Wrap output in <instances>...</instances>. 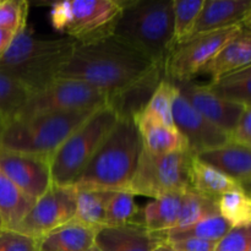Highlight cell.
<instances>
[{
	"label": "cell",
	"instance_id": "obj_14",
	"mask_svg": "<svg viewBox=\"0 0 251 251\" xmlns=\"http://www.w3.org/2000/svg\"><path fill=\"white\" fill-rule=\"evenodd\" d=\"M176 129L188 142L189 150L195 156L208 150L217 149L230 141V136L208 122L176 90L173 104Z\"/></svg>",
	"mask_w": 251,
	"mask_h": 251
},
{
	"label": "cell",
	"instance_id": "obj_3",
	"mask_svg": "<svg viewBox=\"0 0 251 251\" xmlns=\"http://www.w3.org/2000/svg\"><path fill=\"white\" fill-rule=\"evenodd\" d=\"M75 46L69 37L34 36L26 26L0 59V73L21 82L32 95L58 77Z\"/></svg>",
	"mask_w": 251,
	"mask_h": 251
},
{
	"label": "cell",
	"instance_id": "obj_8",
	"mask_svg": "<svg viewBox=\"0 0 251 251\" xmlns=\"http://www.w3.org/2000/svg\"><path fill=\"white\" fill-rule=\"evenodd\" d=\"M195 154L178 151L153 154L142 147L134 178L127 191L132 195L158 199L174 193H185L190 189V169Z\"/></svg>",
	"mask_w": 251,
	"mask_h": 251
},
{
	"label": "cell",
	"instance_id": "obj_4",
	"mask_svg": "<svg viewBox=\"0 0 251 251\" xmlns=\"http://www.w3.org/2000/svg\"><path fill=\"white\" fill-rule=\"evenodd\" d=\"M112 34L164 66L174 49L173 0L123 1Z\"/></svg>",
	"mask_w": 251,
	"mask_h": 251
},
{
	"label": "cell",
	"instance_id": "obj_46",
	"mask_svg": "<svg viewBox=\"0 0 251 251\" xmlns=\"http://www.w3.org/2000/svg\"><path fill=\"white\" fill-rule=\"evenodd\" d=\"M0 2H1V0H0Z\"/></svg>",
	"mask_w": 251,
	"mask_h": 251
},
{
	"label": "cell",
	"instance_id": "obj_35",
	"mask_svg": "<svg viewBox=\"0 0 251 251\" xmlns=\"http://www.w3.org/2000/svg\"><path fill=\"white\" fill-rule=\"evenodd\" d=\"M251 225L232 228L216 245L215 251H250Z\"/></svg>",
	"mask_w": 251,
	"mask_h": 251
},
{
	"label": "cell",
	"instance_id": "obj_37",
	"mask_svg": "<svg viewBox=\"0 0 251 251\" xmlns=\"http://www.w3.org/2000/svg\"><path fill=\"white\" fill-rule=\"evenodd\" d=\"M230 140L237 144L251 147V105L245 107L244 113L240 117Z\"/></svg>",
	"mask_w": 251,
	"mask_h": 251
},
{
	"label": "cell",
	"instance_id": "obj_33",
	"mask_svg": "<svg viewBox=\"0 0 251 251\" xmlns=\"http://www.w3.org/2000/svg\"><path fill=\"white\" fill-rule=\"evenodd\" d=\"M28 2L26 0H1L0 2V29L17 34L27 26Z\"/></svg>",
	"mask_w": 251,
	"mask_h": 251
},
{
	"label": "cell",
	"instance_id": "obj_21",
	"mask_svg": "<svg viewBox=\"0 0 251 251\" xmlns=\"http://www.w3.org/2000/svg\"><path fill=\"white\" fill-rule=\"evenodd\" d=\"M184 193H174L153 199L139 211L132 225L140 226L150 233H162L176 227Z\"/></svg>",
	"mask_w": 251,
	"mask_h": 251
},
{
	"label": "cell",
	"instance_id": "obj_20",
	"mask_svg": "<svg viewBox=\"0 0 251 251\" xmlns=\"http://www.w3.org/2000/svg\"><path fill=\"white\" fill-rule=\"evenodd\" d=\"M139 127L142 147L153 154H166L189 150L188 142L176 129L161 124L147 115L139 114L134 119Z\"/></svg>",
	"mask_w": 251,
	"mask_h": 251
},
{
	"label": "cell",
	"instance_id": "obj_1",
	"mask_svg": "<svg viewBox=\"0 0 251 251\" xmlns=\"http://www.w3.org/2000/svg\"><path fill=\"white\" fill-rule=\"evenodd\" d=\"M157 66L149 56L114 34L77 43L58 77L85 82L108 100L146 77ZM163 66V65H162Z\"/></svg>",
	"mask_w": 251,
	"mask_h": 251
},
{
	"label": "cell",
	"instance_id": "obj_29",
	"mask_svg": "<svg viewBox=\"0 0 251 251\" xmlns=\"http://www.w3.org/2000/svg\"><path fill=\"white\" fill-rule=\"evenodd\" d=\"M176 95V86L169 80L163 78L140 114L153 118L166 126L176 127L173 120V104Z\"/></svg>",
	"mask_w": 251,
	"mask_h": 251
},
{
	"label": "cell",
	"instance_id": "obj_43",
	"mask_svg": "<svg viewBox=\"0 0 251 251\" xmlns=\"http://www.w3.org/2000/svg\"><path fill=\"white\" fill-rule=\"evenodd\" d=\"M240 186H242L243 190H244L245 193H247L248 195H249L251 198V179H249V180L243 181V183H240Z\"/></svg>",
	"mask_w": 251,
	"mask_h": 251
},
{
	"label": "cell",
	"instance_id": "obj_45",
	"mask_svg": "<svg viewBox=\"0 0 251 251\" xmlns=\"http://www.w3.org/2000/svg\"><path fill=\"white\" fill-rule=\"evenodd\" d=\"M88 251H100V249H98V248L93 247V248H91V249H90V250H88Z\"/></svg>",
	"mask_w": 251,
	"mask_h": 251
},
{
	"label": "cell",
	"instance_id": "obj_16",
	"mask_svg": "<svg viewBox=\"0 0 251 251\" xmlns=\"http://www.w3.org/2000/svg\"><path fill=\"white\" fill-rule=\"evenodd\" d=\"M199 161L213 167L238 183L251 179V147L230 140L217 149L201 152Z\"/></svg>",
	"mask_w": 251,
	"mask_h": 251
},
{
	"label": "cell",
	"instance_id": "obj_44",
	"mask_svg": "<svg viewBox=\"0 0 251 251\" xmlns=\"http://www.w3.org/2000/svg\"><path fill=\"white\" fill-rule=\"evenodd\" d=\"M2 230H4V226H2V221L0 218V232H2Z\"/></svg>",
	"mask_w": 251,
	"mask_h": 251
},
{
	"label": "cell",
	"instance_id": "obj_12",
	"mask_svg": "<svg viewBox=\"0 0 251 251\" xmlns=\"http://www.w3.org/2000/svg\"><path fill=\"white\" fill-rule=\"evenodd\" d=\"M0 169L32 200L37 201L53 184L50 159L10 151L0 146Z\"/></svg>",
	"mask_w": 251,
	"mask_h": 251
},
{
	"label": "cell",
	"instance_id": "obj_36",
	"mask_svg": "<svg viewBox=\"0 0 251 251\" xmlns=\"http://www.w3.org/2000/svg\"><path fill=\"white\" fill-rule=\"evenodd\" d=\"M0 251H39L38 240L16 230L0 232Z\"/></svg>",
	"mask_w": 251,
	"mask_h": 251
},
{
	"label": "cell",
	"instance_id": "obj_18",
	"mask_svg": "<svg viewBox=\"0 0 251 251\" xmlns=\"http://www.w3.org/2000/svg\"><path fill=\"white\" fill-rule=\"evenodd\" d=\"M161 240L135 225L103 227L98 229L95 247L100 251H153Z\"/></svg>",
	"mask_w": 251,
	"mask_h": 251
},
{
	"label": "cell",
	"instance_id": "obj_28",
	"mask_svg": "<svg viewBox=\"0 0 251 251\" xmlns=\"http://www.w3.org/2000/svg\"><path fill=\"white\" fill-rule=\"evenodd\" d=\"M217 210L232 228L251 225V198L243 189L220 196Z\"/></svg>",
	"mask_w": 251,
	"mask_h": 251
},
{
	"label": "cell",
	"instance_id": "obj_30",
	"mask_svg": "<svg viewBox=\"0 0 251 251\" xmlns=\"http://www.w3.org/2000/svg\"><path fill=\"white\" fill-rule=\"evenodd\" d=\"M213 213H218L217 200H213L196 193L193 189H189L183 195L180 213L173 229L189 227Z\"/></svg>",
	"mask_w": 251,
	"mask_h": 251
},
{
	"label": "cell",
	"instance_id": "obj_47",
	"mask_svg": "<svg viewBox=\"0 0 251 251\" xmlns=\"http://www.w3.org/2000/svg\"><path fill=\"white\" fill-rule=\"evenodd\" d=\"M250 251H251V250H250Z\"/></svg>",
	"mask_w": 251,
	"mask_h": 251
},
{
	"label": "cell",
	"instance_id": "obj_38",
	"mask_svg": "<svg viewBox=\"0 0 251 251\" xmlns=\"http://www.w3.org/2000/svg\"><path fill=\"white\" fill-rule=\"evenodd\" d=\"M172 245L176 251H215L217 243L207 242L202 239H181L176 242H167Z\"/></svg>",
	"mask_w": 251,
	"mask_h": 251
},
{
	"label": "cell",
	"instance_id": "obj_41",
	"mask_svg": "<svg viewBox=\"0 0 251 251\" xmlns=\"http://www.w3.org/2000/svg\"><path fill=\"white\" fill-rule=\"evenodd\" d=\"M153 251H176V249H174L173 247H172L169 243L167 242H161L157 244V247L154 248Z\"/></svg>",
	"mask_w": 251,
	"mask_h": 251
},
{
	"label": "cell",
	"instance_id": "obj_13",
	"mask_svg": "<svg viewBox=\"0 0 251 251\" xmlns=\"http://www.w3.org/2000/svg\"><path fill=\"white\" fill-rule=\"evenodd\" d=\"M173 85L194 109L198 110L218 129L232 136L245 110L244 104L225 100L216 95L208 85H200L194 80Z\"/></svg>",
	"mask_w": 251,
	"mask_h": 251
},
{
	"label": "cell",
	"instance_id": "obj_31",
	"mask_svg": "<svg viewBox=\"0 0 251 251\" xmlns=\"http://www.w3.org/2000/svg\"><path fill=\"white\" fill-rule=\"evenodd\" d=\"M140 208L135 195L129 191H113L105 208L104 227H123L132 225L139 215Z\"/></svg>",
	"mask_w": 251,
	"mask_h": 251
},
{
	"label": "cell",
	"instance_id": "obj_42",
	"mask_svg": "<svg viewBox=\"0 0 251 251\" xmlns=\"http://www.w3.org/2000/svg\"><path fill=\"white\" fill-rule=\"evenodd\" d=\"M242 26L244 27V28L250 29V31H251V9L249 10V12L245 15L244 20L242 21Z\"/></svg>",
	"mask_w": 251,
	"mask_h": 251
},
{
	"label": "cell",
	"instance_id": "obj_40",
	"mask_svg": "<svg viewBox=\"0 0 251 251\" xmlns=\"http://www.w3.org/2000/svg\"><path fill=\"white\" fill-rule=\"evenodd\" d=\"M248 77H251V64L250 65H248L247 68L240 69V70L235 71V73L229 74V75L225 76V77H222L218 81H235V80H242V78H248Z\"/></svg>",
	"mask_w": 251,
	"mask_h": 251
},
{
	"label": "cell",
	"instance_id": "obj_7",
	"mask_svg": "<svg viewBox=\"0 0 251 251\" xmlns=\"http://www.w3.org/2000/svg\"><path fill=\"white\" fill-rule=\"evenodd\" d=\"M122 10L119 0H64L54 2L49 17L56 32L85 43L112 34Z\"/></svg>",
	"mask_w": 251,
	"mask_h": 251
},
{
	"label": "cell",
	"instance_id": "obj_15",
	"mask_svg": "<svg viewBox=\"0 0 251 251\" xmlns=\"http://www.w3.org/2000/svg\"><path fill=\"white\" fill-rule=\"evenodd\" d=\"M250 9L251 0H205L190 38L242 24Z\"/></svg>",
	"mask_w": 251,
	"mask_h": 251
},
{
	"label": "cell",
	"instance_id": "obj_24",
	"mask_svg": "<svg viewBox=\"0 0 251 251\" xmlns=\"http://www.w3.org/2000/svg\"><path fill=\"white\" fill-rule=\"evenodd\" d=\"M190 189L201 195L217 200L220 196L229 191L239 190L242 186L222 172L199 161L195 156L190 169Z\"/></svg>",
	"mask_w": 251,
	"mask_h": 251
},
{
	"label": "cell",
	"instance_id": "obj_2",
	"mask_svg": "<svg viewBox=\"0 0 251 251\" xmlns=\"http://www.w3.org/2000/svg\"><path fill=\"white\" fill-rule=\"evenodd\" d=\"M142 152L134 119L119 118L73 185L77 190L127 191Z\"/></svg>",
	"mask_w": 251,
	"mask_h": 251
},
{
	"label": "cell",
	"instance_id": "obj_5",
	"mask_svg": "<svg viewBox=\"0 0 251 251\" xmlns=\"http://www.w3.org/2000/svg\"><path fill=\"white\" fill-rule=\"evenodd\" d=\"M95 112L19 118L0 130V146L10 151L51 159L64 141Z\"/></svg>",
	"mask_w": 251,
	"mask_h": 251
},
{
	"label": "cell",
	"instance_id": "obj_32",
	"mask_svg": "<svg viewBox=\"0 0 251 251\" xmlns=\"http://www.w3.org/2000/svg\"><path fill=\"white\" fill-rule=\"evenodd\" d=\"M205 0H173L174 48L190 38Z\"/></svg>",
	"mask_w": 251,
	"mask_h": 251
},
{
	"label": "cell",
	"instance_id": "obj_27",
	"mask_svg": "<svg viewBox=\"0 0 251 251\" xmlns=\"http://www.w3.org/2000/svg\"><path fill=\"white\" fill-rule=\"evenodd\" d=\"M31 92L11 76L0 73V130L14 122Z\"/></svg>",
	"mask_w": 251,
	"mask_h": 251
},
{
	"label": "cell",
	"instance_id": "obj_11",
	"mask_svg": "<svg viewBox=\"0 0 251 251\" xmlns=\"http://www.w3.org/2000/svg\"><path fill=\"white\" fill-rule=\"evenodd\" d=\"M76 196L77 190L74 185L51 184L48 191L34 202L16 232L38 240L71 222L76 213Z\"/></svg>",
	"mask_w": 251,
	"mask_h": 251
},
{
	"label": "cell",
	"instance_id": "obj_17",
	"mask_svg": "<svg viewBox=\"0 0 251 251\" xmlns=\"http://www.w3.org/2000/svg\"><path fill=\"white\" fill-rule=\"evenodd\" d=\"M251 64V31L243 27L220 53L201 70L200 74L208 75L211 82H217L225 76L247 68Z\"/></svg>",
	"mask_w": 251,
	"mask_h": 251
},
{
	"label": "cell",
	"instance_id": "obj_9",
	"mask_svg": "<svg viewBox=\"0 0 251 251\" xmlns=\"http://www.w3.org/2000/svg\"><path fill=\"white\" fill-rule=\"evenodd\" d=\"M108 104V97L97 88L65 77H56L43 90L32 93L19 118L58 113L95 112Z\"/></svg>",
	"mask_w": 251,
	"mask_h": 251
},
{
	"label": "cell",
	"instance_id": "obj_34",
	"mask_svg": "<svg viewBox=\"0 0 251 251\" xmlns=\"http://www.w3.org/2000/svg\"><path fill=\"white\" fill-rule=\"evenodd\" d=\"M211 90L225 100L240 103L245 107L251 105V77L235 81H218L208 83Z\"/></svg>",
	"mask_w": 251,
	"mask_h": 251
},
{
	"label": "cell",
	"instance_id": "obj_10",
	"mask_svg": "<svg viewBox=\"0 0 251 251\" xmlns=\"http://www.w3.org/2000/svg\"><path fill=\"white\" fill-rule=\"evenodd\" d=\"M243 29L242 24L191 37L179 44L164 65L166 78L173 83L194 80L198 74L220 53L221 49Z\"/></svg>",
	"mask_w": 251,
	"mask_h": 251
},
{
	"label": "cell",
	"instance_id": "obj_25",
	"mask_svg": "<svg viewBox=\"0 0 251 251\" xmlns=\"http://www.w3.org/2000/svg\"><path fill=\"white\" fill-rule=\"evenodd\" d=\"M230 229H232L230 225L220 213H213L189 227L171 229L162 233H152V234L161 242H176V240L194 238V239L218 243Z\"/></svg>",
	"mask_w": 251,
	"mask_h": 251
},
{
	"label": "cell",
	"instance_id": "obj_39",
	"mask_svg": "<svg viewBox=\"0 0 251 251\" xmlns=\"http://www.w3.org/2000/svg\"><path fill=\"white\" fill-rule=\"evenodd\" d=\"M15 36H16V34L12 33V32L6 31V29H0V59L4 56V54L6 53L7 49L10 48Z\"/></svg>",
	"mask_w": 251,
	"mask_h": 251
},
{
	"label": "cell",
	"instance_id": "obj_19",
	"mask_svg": "<svg viewBox=\"0 0 251 251\" xmlns=\"http://www.w3.org/2000/svg\"><path fill=\"white\" fill-rule=\"evenodd\" d=\"M163 78H166L164 66L157 65L146 77L130 86L119 95L110 97L108 100V105L117 112L119 118L135 119L146 107L157 86Z\"/></svg>",
	"mask_w": 251,
	"mask_h": 251
},
{
	"label": "cell",
	"instance_id": "obj_23",
	"mask_svg": "<svg viewBox=\"0 0 251 251\" xmlns=\"http://www.w3.org/2000/svg\"><path fill=\"white\" fill-rule=\"evenodd\" d=\"M36 201L25 195L0 169V218L4 229L16 230Z\"/></svg>",
	"mask_w": 251,
	"mask_h": 251
},
{
	"label": "cell",
	"instance_id": "obj_6",
	"mask_svg": "<svg viewBox=\"0 0 251 251\" xmlns=\"http://www.w3.org/2000/svg\"><path fill=\"white\" fill-rule=\"evenodd\" d=\"M118 120L119 115L107 104L96 110L82 123L51 157L50 171L53 184L73 185Z\"/></svg>",
	"mask_w": 251,
	"mask_h": 251
},
{
	"label": "cell",
	"instance_id": "obj_22",
	"mask_svg": "<svg viewBox=\"0 0 251 251\" xmlns=\"http://www.w3.org/2000/svg\"><path fill=\"white\" fill-rule=\"evenodd\" d=\"M97 232L73 220L38 239L39 251H88L95 247Z\"/></svg>",
	"mask_w": 251,
	"mask_h": 251
},
{
	"label": "cell",
	"instance_id": "obj_26",
	"mask_svg": "<svg viewBox=\"0 0 251 251\" xmlns=\"http://www.w3.org/2000/svg\"><path fill=\"white\" fill-rule=\"evenodd\" d=\"M112 193L113 191L77 190L74 221L95 229L104 227L105 208Z\"/></svg>",
	"mask_w": 251,
	"mask_h": 251
}]
</instances>
